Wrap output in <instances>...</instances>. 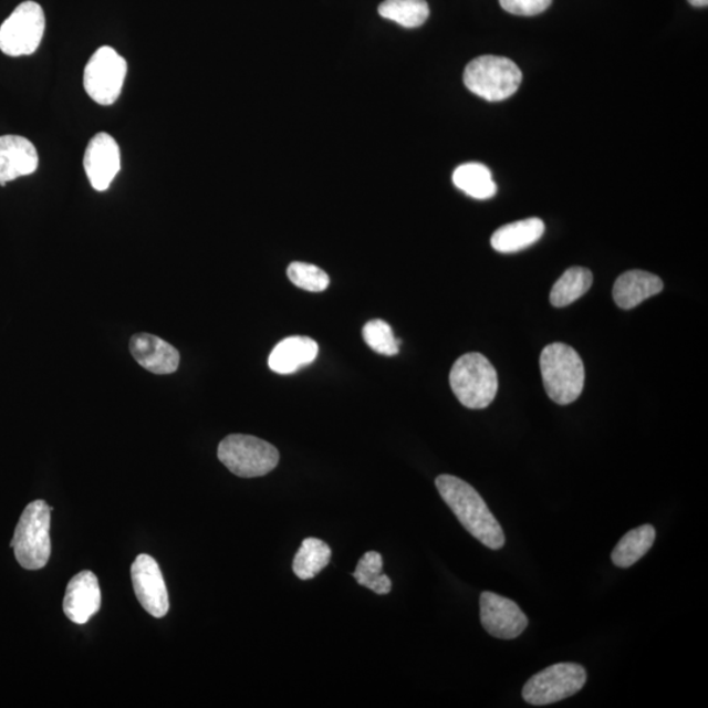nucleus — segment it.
Here are the masks:
<instances>
[{
    "mask_svg": "<svg viewBox=\"0 0 708 708\" xmlns=\"http://www.w3.org/2000/svg\"><path fill=\"white\" fill-rule=\"evenodd\" d=\"M436 487L458 521L473 538L488 549L500 550L504 546V531L476 488L452 476L438 477Z\"/></svg>",
    "mask_w": 708,
    "mask_h": 708,
    "instance_id": "1",
    "label": "nucleus"
},
{
    "mask_svg": "<svg viewBox=\"0 0 708 708\" xmlns=\"http://www.w3.org/2000/svg\"><path fill=\"white\" fill-rule=\"evenodd\" d=\"M541 372L544 389L556 405L566 406L579 399L585 384L582 357L563 343L550 344L541 354Z\"/></svg>",
    "mask_w": 708,
    "mask_h": 708,
    "instance_id": "2",
    "label": "nucleus"
},
{
    "mask_svg": "<svg viewBox=\"0 0 708 708\" xmlns=\"http://www.w3.org/2000/svg\"><path fill=\"white\" fill-rule=\"evenodd\" d=\"M51 508L44 500H35L21 514L10 546L15 551L17 561L23 569H44L52 554Z\"/></svg>",
    "mask_w": 708,
    "mask_h": 708,
    "instance_id": "3",
    "label": "nucleus"
},
{
    "mask_svg": "<svg viewBox=\"0 0 708 708\" xmlns=\"http://www.w3.org/2000/svg\"><path fill=\"white\" fill-rule=\"evenodd\" d=\"M450 386L465 407L483 409L491 405L498 394V373L483 354L467 353L452 365Z\"/></svg>",
    "mask_w": 708,
    "mask_h": 708,
    "instance_id": "4",
    "label": "nucleus"
},
{
    "mask_svg": "<svg viewBox=\"0 0 708 708\" xmlns=\"http://www.w3.org/2000/svg\"><path fill=\"white\" fill-rule=\"evenodd\" d=\"M465 86L487 102H501L519 90L522 73L519 66L506 56L481 55L467 65Z\"/></svg>",
    "mask_w": 708,
    "mask_h": 708,
    "instance_id": "5",
    "label": "nucleus"
},
{
    "mask_svg": "<svg viewBox=\"0 0 708 708\" xmlns=\"http://www.w3.org/2000/svg\"><path fill=\"white\" fill-rule=\"evenodd\" d=\"M218 459L233 476L240 478L264 477L279 465L280 452L261 438L231 435L218 446Z\"/></svg>",
    "mask_w": 708,
    "mask_h": 708,
    "instance_id": "6",
    "label": "nucleus"
},
{
    "mask_svg": "<svg viewBox=\"0 0 708 708\" xmlns=\"http://www.w3.org/2000/svg\"><path fill=\"white\" fill-rule=\"evenodd\" d=\"M586 670L575 663H561L537 673L523 686L522 698L533 706H548L575 696L584 688Z\"/></svg>",
    "mask_w": 708,
    "mask_h": 708,
    "instance_id": "7",
    "label": "nucleus"
},
{
    "mask_svg": "<svg viewBox=\"0 0 708 708\" xmlns=\"http://www.w3.org/2000/svg\"><path fill=\"white\" fill-rule=\"evenodd\" d=\"M44 32V10L28 0L0 27V51L10 56L31 55L38 51Z\"/></svg>",
    "mask_w": 708,
    "mask_h": 708,
    "instance_id": "8",
    "label": "nucleus"
},
{
    "mask_svg": "<svg viewBox=\"0 0 708 708\" xmlns=\"http://www.w3.org/2000/svg\"><path fill=\"white\" fill-rule=\"evenodd\" d=\"M126 73V61L115 49L98 48L84 69V88L97 104H115L122 95Z\"/></svg>",
    "mask_w": 708,
    "mask_h": 708,
    "instance_id": "9",
    "label": "nucleus"
},
{
    "mask_svg": "<svg viewBox=\"0 0 708 708\" xmlns=\"http://www.w3.org/2000/svg\"><path fill=\"white\" fill-rule=\"evenodd\" d=\"M480 622L488 634L504 641L519 637L529 623L514 601L492 592L481 593Z\"/></svg>",
    "mask_w": 708,
    "mask_h": 708,
    "instance_id": "10",
    "label": "nucleus"
},
{
    "mask_svg": "<svg viewBox=\"0 0 708 708\" xmlns=\"http://www.w3.org/2000/svg\"><path fill=\"white\" fill-rule=\"evenodd\" d=\"M134 593L142 607L154 618L166 617L169 611L168 592L157 561L140 554L132 564Z\"/></svg>",
    "mask_w": 708,
    "mask_h": 708,
    "instance_id": "11",
    "label": "nucleus"
},
{
    "mask_svg": "<svg viewBox=\"0 0 708 708\" xmlns=\"http://www.w3.org/2000/svg\"><path fill=\"white\" fill-rule=\"evenodd\" d=\"M84 169L92 188L104 192L122 168V153L115 138L108 133H98L90 140L83 159Z\"/></svg>",
    "mask_w": 708,
    "mask_h": 708,
    "instance_id": "12",
    "label": "nucleus"
},
{
    "mask_svg": "<svg viewBox=\"0 0 708 708\" xmlns=\"http://www.w3.org/2000/svg\"><path fill=\"white\" fill-rule=\"evenodd\" d=\"M101 585L94 572L83 571L71 579L63 600V612L71 622L84 625L101 611Z\"/></svg>",
    "mask_w": 708,
    "mask_h": 708,
    "instance_id": "13",
    "label": "nucleus"
},
{
    "mask_svg": "<svg viewBox=\"0 0 708 708\" xmlns=\"http://www.w3.org/2000/svg\"><path fill=\"white\" fill-rule=\"evenodd\" d=\"M39 168V154L30 139L20 136L0 137V186L30 176Z\"/></svg>",
    "mask_w": 708,
    "mask_h": 708,
    "instance_id": "14",
    "label": "nucleus"
},
{
    "mask_svg": "<svg viewBox=\"0 0 708 708\" xmlns=\"http://www.w3.org/2000/svg\"><path fill=\"white\" fill-rule=\"evenodd\" d=\"M131 352L137 363L154 374L166 375L177 371L179 351L158 336L137 334L131 340Z\"/></svg>",
    "mask_w": 708,
    "mask_h": 708,
    "instance_id": "15",
    "label": "nucleus"
},
{
    "mask_svg": "<svg viewBox=\"0 0 708 708\" xmlns=\"http://www.w3.org/2000/svg\"><path fill=\"white\" fill-rule=\"evenodd\" d=\"M317 353L319 346L315 340L308 336L287 337L274 346L268 365L274 373L292 374L314 363Z\"/></svg>",
    "mask_w": 708,
    "mask_h": 708,
    "instance_id": "16",
    "label": "nucleus"
},
{
    "mask_svg": "<svg viewBox=\"0 0 708 708\" xmlns=\"http://www.w3.org/2000/svg\"><path fill=\"white\" fill-rule=\"evenodd\" d=\"M664 283L657 275L644 271H628L620 275L613 288V299L623 310H632L662 293Z\"/></svg>",
    "mask_w": 708,
    "mask_h": 708,
    "instance_id": "17",
    "label": "nucleus"
},
{
    "mask_svg": "<svg viewBox=\"0 0 708 708\" xmlns=\"http://www.w3.org/2000/svg\"><path fill=\"white\" fill-rule=\"evenodd\" d=\"M544 223L540 218L523 219L506 226L496 231L491 238L494 251L513 253L525 250L542 238Z\"/></svg>",
    "mask_w": 708,
    "mask_h": 708,
    "instance_id": "18",
    "label": "nucleus"
},
{
    "mask_svg": "<svg viewBox=\"0 0 708 708\" xmlns=\"http://www.w3.org/2000/svg\"><path fill=\"white\" fill-rule=\"evenodd\" d=\"M656 530L653 525H642L622 538L612 552V561L620 569H628L653 549Z\"/></svg>",
    "mask_w": 708,
    "mask_h": 708,
    "instance_id": "19",
    "label": "nucleus"
},
{
    "mask_svg": "<svg viewBox=\"0 0 708 708\" xmlns=\"http://www.w3.org/2000/svg\"><path fill=\"white\" fill-rule=\"evenodd\" d=\"M452 183L467 196L477 200H488L496 195V184L490 168L480 163H466L452 174Z\"/></svg>",
    "mask_w": 708,
    "mask_h": 708,
    "instance_id": "20",
    "label": "nucleus"
},
{
    "mask_svg": "<svg viewBox=\"0 0 708 708\" xmlns=\"http://www.w3.org/2000/svg\"><path fill=\"white\" fill-rule=\"evenodd\" d=\"M592 283L593 274L590 269L582 267L566 269L562 278L551 289L550 302L552 306H569V304L582 299L591 289Z\"/></svg>",
    "mask_w": 708,
    "mask_h": 708,
    "instance_id": "21",
    "label": "nucleus"
},
{
    "mask_svg": "<svg viewBox=\"0 0 708 708\" xmlns=\"http://www.w3.org/2000/svg\"><path fill=\"white\" fill-rule=\"evenodd\" d=\"M332 551L317 538H306L294 558L293 571L301 580L314 579L331 562Z\"/></svg>",
    "mask_w": 708,
    "mask_h": 708,
    "instance_id": "22",
    "label": "nucleus"
},
{
    "mask_svg": "<svg viewBox=\"0 0 708 708\" xmlns=\"http://www.w3.org/2000/svg\"><path fill=\"white\" fill-rule=\"evenodd\" d=\"M382 18L395 21L405 28H417L429 18V6L425 0H385L378 7Z\"/></svg>",
    "mask_w": 708,
    "mask_h": 708,
    "instance_id": "23",
    "label": "nucleus"
},
{
    "mask_svg": "<svg viewBox=\"0 0 708 708\" xmlns=\"http://www.w3.org/2000/svg\"><path fill=\"white\" fill-rule=\"evenodd\" d=\"M384 559L378 552L369 551L360 559L353 576L360 585L367 587L377 594H388L392 592V580L382 573Z\"/></svg>",
    "mask_w": 708,
    "mask_h": 708,
    "instance_id": "24",
    "label": "nucleus"
},
{
    "mask_svg": "<svg viewBox=\"0 0 708 708\" xmlns=\"http://www.w3.org/2000/svg\"><path fill=\"white\" fill-rule=\"evenodd\" d=\"M363 336L367 345L374 352L384 354V356H395L399 353L400 340L396 339L389 324L375 319L367 322L363 330Z\"/></svg>",
    "mask_w": 708,
    "mask_h": 708,
    "instance_id": "25",
    "label": "nucleus"
},
{
    "mask_svg": "<svg viewBox=\"0 0 708 708\" xmlns=\"http://www.w3.org/2000/svg\"><path fill=\"white\" fill-rule=\"evenodd\" d=\"M288 278L299 287L308 292H324L330 285L329 274L323 269L308 263H301L295 261L288 268Z\"/></svg>",
    "mask_w": 708,
    "mask_h": 708,
    "instance_id": "26",
    "label": "nucleus"
},
{
    "mask_svg": "<svg viewBox=\"0 0 708 708\" xmlns=\"http://www.w3.org/2000/svg\"><path fill=\"white\" fill-rule=\"evenodd\" d=\"M551 3L552 0H500L502 10L519 17L540 15Z\"/></svg>",
    "mask_w": 708,
    "mask_h": 708,
    "instance_id": "27",
    "label": "nucleus"
},
{
    "mask_svg": "<svg viewBox=\"0 0 708 708\" xmlns=\"http://www.w3.org/2000/svg\"><path fill=\"white\" fill-rule=\"evenodd\" d=\"M689 3L694 7H707L708 0H689Z\"/></svg>",
    "mask_w": 708,
    "mask_h": 708,
    "instance_id": "28",
    "label": "nucleus"
}]
</instances>
